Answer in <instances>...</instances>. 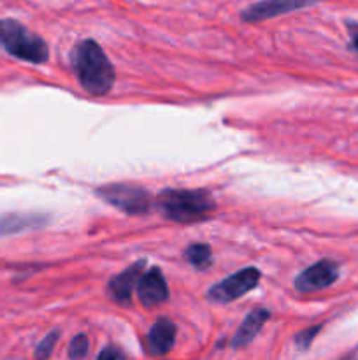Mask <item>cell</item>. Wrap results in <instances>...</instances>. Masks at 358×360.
Segmentation results:
<instances>
[{
  "label": "cell",
  "instance_id": "6da1fadb",
  "mask_svg": "<svg viewBox=\"0 0 358 360\" xmlns=\"http://www.w3.org/2000/svg\"><path fill=\"white\" fill-rule=\"evenodd\" d=\"M70 63L77 81L88 94L102 97L112 90L116 70L97 41L84 39L77 42L70 51Z\"/></svg>",
  "mask_w": 358,
  "mask_h": 360
},
{
  "label": "cell",
  "instance_id": "7a4b0ae2",
  "mask_svg": "<svg viewBox=\"0 0 358 360\" xmlns=\"http://www.w3.org/2000/svg\"><path fill=\"white\" fill-rule=\"evenodd\" d=\"M161 214L179 224H195L211 217L216 207L206 190H164L158 195Z\"/></svg>",
  "mask_w": 358,
  "mask_h": 360
},
{
  "label": "cell",
  "instance_id": "3957f363",
  "mask_svg": "<svg viewBox=\"0 0 358 360\" xmlns=\"http://www.w3.org/2000/svg\"><path fill=\"white\" fill-rule=\"evenodd\" d=\"M0 46L11 56L28 63H44L49 58L48 42L14 18L0 20Z\"/></svg>",
  "mask_w": 358,
  "mask_h": 360
},
{
  "label": "cell",
  "instance_id": "277c9868",
  "mask_svg": "<svg viewBox=\"0 0 358 360\" xmlns=\"http://www.w3.org/2000/svg\"><path fill=\"white\" fill-rule=\"evenodd\" d=\"M97 195L126 214H144L151 206L150 195L133 183H112L98 188Z\"/></svg>",
  "mask_w": 358,
  "mask_h": 360
},
{
  "label": "cell",
  "instance_id": "5b68a950",
  "mask_svg": "<svg viewBox=\"0 0 358 360\" xmlns=\"http://www.w3.org/2000/svg\"><path fill=\"white\" fill-rule=\"evenodd\" d=\"M260 281V271L255 267H246V269L239 271V273L230 274L225 278L220 283L213 285L207 292V297L214 302H230L235 299H241L248 292L258 285Z\"/></svg>",
  "mask_w": 358,
  "mask_h": 360
},
{
  "label": "cell",
  "instance_id": "8992f818",
  "mask_svg": "<svg viewBox=\"0 0 358 360\" xmlns=\"http://www.w3.org/2000/svg\"><path fill=\"white\" fill-rule=\"evenodd\" d=\"M318 2L319 0H260V2L251 4L242 11L241 20L244 23H258V21H265L270 18L304 9V7H311Z\"/></svg>",
  "mask_w": 358,
  "mask_h": 360
},
{
  "label": "cell",
  "instance_id": "52a82bcc",
  "mask_svg": "<svg viewBox=\"0 0 358 360\" xmlns=\"http://www.w3.org/2000/svg\"><path fill=\"white\" fill-rule=\"evenodd\" d=\"M337 278H339L337 262L325 259L302 271L295 280V288L302 294H311V292H318L330 287L332 283H336Z\"/></svg>",
  "mask_w": 358,
  "mask_h": 360
},
{
  "label": "cell",
  "instance_id": "ba28073f",
  "mask_svg": "<svg viewBox=\"0 0 358 360\" xmlns=\"http://www.w3.org/2000/svg\"><path fill=\"white\" fill-rule=\"evenodd\" d=\"M137 295H139V301L146 308H154V306H160L167 301V281H165L164 274L158 267H151L147 273L140 276L139 285H137Z\"/></svg>",
  "mask_w": 358,
  "mask_h": 360
},
{
  "label": "cell",
  "instance_id": "9c48e42d",
  "mask_svg": "<svg viewBox=\"0 0 358 360\" xmlns=\"http://www.w3.org/2000/svg\"><path fill=\"white\" fill-rule=\"evenodd\" d=\"M144 266H146V260H139V262L132 264L128 269H125L123 273H119L118 276H114L109 281L107 290L116 302H119V304H130L133 290L139 285L140 276L144 273Z\"/></svg>",
  "mask_w": 358,
  "mask_h": 360
},
{
  "label": "cell",
  "instance_id": "30bf717a",
  "mask_svg": "<svg viewBox=\"0 0 358 360\" xmlns=\"http://www.w3.org/2000/svg\"><path fill=\"white\" fill-rule=\"evenodd\" d=\"M49 218L39 213H9L0 214V238L20 234L25 231L44 227Z\"/></svg>",
  "mask_w": 358,
  "mask_h": 360
},
{
  "label": "cell",
  "instance_id": "8fae6325",
  "mask_svg": "<svg viewBox=\"0 0 358 360\" xmlns=\"http://www.w3.org/2000/svg\"><path fill=\"white\" fill-rule=\"evenodd\" d=\"M175 329L174 322L168 319H160L154 322V326L150 329L147 334V350L151 355H165L171 352L175 341Z\"/></svg>",
  "mask_w": 358,
  "mask_h": 360
},
{
  "label": "cell",
  "instance_id": "7c38bea8",
  "mask_svg": "<svg viewBox=\"0 0 358 360\" xmlns=\"http://www.w3.org/2000/svg\"><path fill=\"white\" fill-rule=\"evenodd\" d=\"M269 311L262 308H256L249 313L244 319V322L241 323L239 330L235 333L234 340H232V347L234 348H244L251 343L256 338V334L260 333V329L263 327V323L269 320Z\"/></svg>",
  "mask_w": 358,
  "mask_h": 360
},
{
  "label": "cell",
  "instance_id": "4fadbf2b",
  "mask_svg": "<svg viewBox=\"0 0 358 360\" xmlns=\"http://www.w3.org/2000/svg\"><path fill=\"white\" fill-rule=\"evenodd\" d=\"M185 259L188 260L190 266H193L195 269H207L213 264V252H211L209 245H204V243H195V245H190L185 252Z\"/></svg>",
  "mask_w": 358,
  "mask_h": 360
},
{
  "label": "cell",
  "instance_id": "5bb4252c",
  "mask_svg": "<svg viewBox=\"0 0 358 360\" xmlns=\"http://www.w3.org/2000/svg\"><path fill=\"white\" fill-rule=\"evenodd\" d=\"M58 338H60V330H53V333H49L48 336L37 345V348H35V355H34L35 360H48L51 357L53 350H55L56 343H58Z\"/></svg>",
  "mask_w": 358,
  "mask_h": 360
},
{
  "label": "cell",
  "instance_id": "9a60e30c",
  "mask_svg": "<svg viewBox=\"0 0 358 360\" xmlns=\"http://www.w3.org/2000/svg\"><path fill=\"white\" fill-rule=\"evenodd\" d=\"M88 348H90V343H88V338L84 334H77L69 345V359L70 360H81L86 357Z\"/></svg>",
  "mask_w": 358,
  "mask_h": 360
},
{
  "label": "cell",
  "instance_id": "2e32d148",
  "mask_svg": "<svg viewBox=\"0 0 358 360\" xmlns=\"http://www.w3.org/2000/svg\"><path fill=\"white\" fill-rule=\"evenodd\" d=\"M321 330V326H314V327H309V329L305 330H300V333L295 336V345H297L300 350H307L309 347H311L312 340L316 338V334Z\"/></svg>",
  "mask_w": 358,
  "mask_h": 360
},
{
  "label": "cell",
  "instance_id": "e0dca14e",
  "mask_svg": "<svg viewBox=\"0 0 358 360\" xmlns=\"http://www.w3.org/2000/svg\"><path fill=\"white\" fill-rule=\"evenodd\" d=\"M97 360H126L125 354L116 347H107L100 352Z\"/></svg>",
  "mask_w": 358,
  "mask_h": 360
},
{
  "label": "cell",
  "instance_id": "ac0fdd59",
  "mask_svg": "<svg viewBox=\"0 0 358 360\" xmlns=\"http://www.w3.org/2000/svg\"><path fill=\"white\" fill-rule=\"evenodd\" d=\"M346 28L351 39V48L358 53V23H354V21H346Z\"/></svg>",
  "mask_w": 358,
  "mask_h": 360
}]
</instances>
